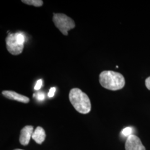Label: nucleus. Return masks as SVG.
<instances>
[{
    "label": "nucleus",
    "mask_w": 150,
    "mask_h": 150,
    "mask_svg": "<svg viewBox=\"0 0 150 150\" xmlns=\"http://www.w3.org/2000/svg\"><path fill=\"white\" fill-rule=\"evenodd\" d=\"M145 85L146 87L150 90V76L146 79V80L145 81Z\"/></svg>",
    "instance_id": "2eb2a0df"
},
{
    "label": "nucleus",
    "mask_w": 150,
    "mask_h": 150,
    "mask_svg": "<svg viewBox=\"0 0 150 150\" xmlns=\"http://www.w3.org/2000/svg\"><path fill=\"white\" fill-rule=\"evenodd\" d=\"M53 22L55 26L64 36L68 35V32L75 27V21L64 13H54Z\"/></svg>",
    "instance_id": "7ed1b4c3"
},
{
    "label": "nucleus",
    "mask_w": 150,
    "mask_h": 150,
    "mask_svg": "<svg viewBox=\"0 0 150 150\" xmlns=\"http://www.w3.org/2000/svg\"><path fill=\"white\" fill-rule=\"evenodd\" d=\"M16 38L17 42L21 45H24L25 42V36L23 33L21 32H17L15 33Z\"/></svg>",
    "instance_id": "9d476101"
},
{
    "label": "nucleus",
    "mask_w": 150,
    "mask_h": 150,
    "mask_svg": "<svg viewBox=\"0 0 150 150\" xmlns=\"http://www.w3.org/2000/svg\"><path fill=\"white\" fill-rule=\"evenodd\" d=\"M22 2L25 4L32 5L35 7H41L43 5V1L41 0H22Z\"/></svg>",
    "instance_id": "1a4fd4ad"
},
{
    "label": "nucleus",
    "mask_w": 150,
    "mask_h": 150,
    "mask_svg": "<svg viewBox=\"0 0 150 150\" xmlns=\"http://www.w3.org/2000/svg\"><path fill=\"white\" fill-rule=\"evenodd\" d=\"M69 100L75 110L82 114H87L91 110V103L88 96L80 88H72L69 93Z\"/></svg>",
    "instance_id": "f03ea898"
},
{
    "label": "nucleus",
    "mask_w": 150,
    "mask_h": 150,
    "mask_svg": "<svg viewBox=\"0 0 150 150\" xmlns=\"http://www.w3.org/2000/svg\"><path fill=\"white\" fill-rule=\"evenodd\" d=\"M33 127L32 126H26L21 131L20 136V142L21 145L26 146L30 142L33 133Z\"/></svg>",
    "instance_id": "423d86ee"
},
{
    "label": "nucleus",
    "mask_w": 150,
    "mask_h": 150,
    "mask_svg": "<svg viewBox=\"0 0 150 150\" xmlns=\"http://www.w3.org/2000/svg\"><path fill=\"white\" fill-rule=\"evenodd\" d=\"M101 85L110 90L116 91L121 90L125 85L123 75L113 71H104L99 76Z\"/></svg>",
    "instance_id": "f257e3e1"
},
{
    "label": "nucleus",
    "mask_w": 150,
    "mask_h": 150,
    "mask_svg": "<svg viewBox=\"0 0 150 150\" xmlns=\"http://www.w3.org/2000/svg\"><path fill=\"white\" fill-rule=\"evenodd\" d=\"M126 150H146L139 137L134 134L129 136L125 143Z\"/></svg>",
    "instance_id": "39448f33"
},
{
    "label": "nucleus",
    "mask_w": 150,
    "mask_h": 150,
    "mask_svg": "<svg viewBox=\"0 0 150 150\" xmlns=\"http://www.w3.org/2000/svg\"><path fill=\"white\" fill-rule=\"evenodd\" d=\"M32 138L38 144H42L46 138V133L44 129L40 126H38L34 131Z\"/></svg>",
    "instance_id": "6e6552de"
},
{
    "label": "nucleus",
    "mask_w": 150,
    "mask_h": 150,
    "mask_svg": "<svg viewBox=\"0 0 150 150\" xmlns=\"http://www.w3.org/2000/svg\"><path fill=\"white\" fill-rule=\"evenodd\" d=\"M6 44L8 51L15 56L21 54L24 48V45L17 42L15 33H10L8 35L6 38Z\"/></svg>",
    "instance_id": "20e7f679"
},
{
    "label": "nucleus",
    "mask_w": 150,
    "mask_h": 150,
    "mask_svg": "<svg viewBox=\"0 0 150 150\" xmlns=\"http://www.w3.org/2000/svg\"><path fill=\"white\" fill-rule=\"evenodd\" d=\"M56 87H52V88H51L49 92H48V96L49 97H54V93H55V92H56Z\"/></svg>",
    "instance_id": "4468645a"
},
{
    "label": "nucleus",
    "mask_w": 150,
    "mask_h": 150,
    "mask_svg": "<svg viewBox=\"0 0 150 150\" xmlns=\"http://www.w3.org/2000/svg\"><path fill=\"white\" fill-rule=\"evenodd\" d=\"M21 150V149H15V150Z\"/></svg>",
    "instance_id": "dca6fc26"
},
{
    "label": "nucleus",
    "mask_w": 150,
    "mask_h": 150,
    "mask_svg": "<svg viewBox=\"0 0 150 150\" xmlns=\"http://www.w3.org/2000/svg\"><path fill=\"white\" fill-rule=\"evenodd\" d=\"M33 97H36L37 99L39 101H43L45 99V95L42 92H39L38 93H35L33 95Z\"/></svg>",
    "instance_id": "f8f14e48"
},
{
    "label": "nucleus",
    "mask_w": 150,
    "mask_h": 150,
    "mask_svg": "<svg viewBox=\"0 0 150 150\" xmlns=\"http://www.w3.org/2000/svg\"><path fill=\"white\" fill-rule=\"evenodd\" d=\"M134 131L133 128L131 127H127L126 128L123 129L121 133L125 137H127V138L130 135L132 134V132Z\"/></svg>",
    "instance_id": "9b49d317"
},
{
    "label": "nucleus",
    "mask_w": 150,
    "mask_h": 150,
    "mask_svg": "<svg viewBox=\"0 0 150 150\" xmlns=\"http://www.w3.org/2000/svg\"><path fill=\"white\" fill-rule=\"evenodd\" d=\"M2 94L6 98L11 100H15L18 102L27 103L30 102V98L27 97L19 94L13 91L5 90L2 92Z\"/></svg>",
    "instance_id": "0eeeda50"
},
{
    "label": "nucleus",
    "mask_w": 150,
    "mask_h": 150,
    "mask_svg": "<svg viewBox=\"0 0 150 150\" xmlns=\"http://www.w3.org/2000/svg\"><path fill=\"white\" fill-rule=\"evenodd\" d=\"M42 85V80H41V79L38 80L36 85L35 86V88H34L35 90H39L41 88Z\"/></svg>",
    "instance_id": "ddd939ff"
}]
</instances>
